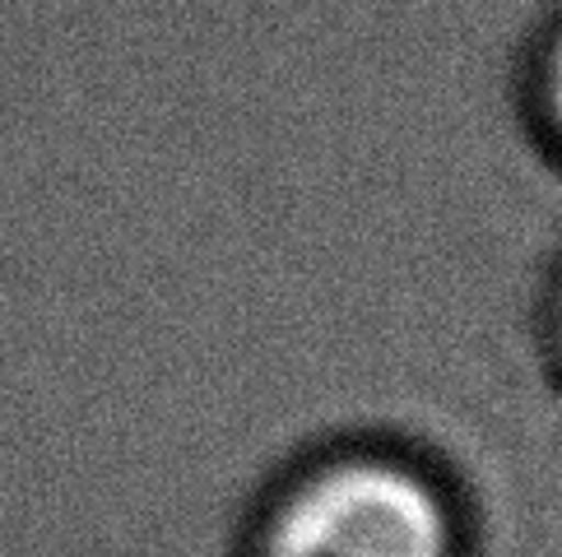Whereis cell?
Returning a JSON list of instances; mask_svg holds the SVG:
<instances>
[{"label": "cell", "mask_w": 562, "mask_h": 557, "mask_svg": "<svg viewBox=\"0 0 562 557\" xmlns=\"http://www.w3.org/2000/svg\"><path fill=\"white\" fill-rule=\"evenodd\" d=\"M470 511L432 461L391 442L312 451L270 484L247 557H470Z\"/></svg>", "instance_id": "6da1fadb"}, {"label": "cell", "mask_w": 562, "mask_h": 557, "mask_svg": "<svg viewBox=\"0 0 562 557\" xmlns=\"http://www.w3.org/2000/svg\"><path fill=\"white\" fill-rule=\"evenodd\" d=\"M526 112L535 135L562 163V14L535 37L526 61Z\"/></svg>", "instance_id": "7a4b0ae2"}, {"label": "cell", "mask_w": 562, "mask_h": 557, "mask_svg": "<svg viewBox=\"0 0 562 557\" xmlns=\"http://www.w3.org/2000/svg\"><path fill=\"white\" fill-rule=\"evenodd\" d=\"M544 349H549V363L562 382V270H558V284H553L549 311H544Z\"/></svg>", "instance_id": "3957f363"}]
</instances>
